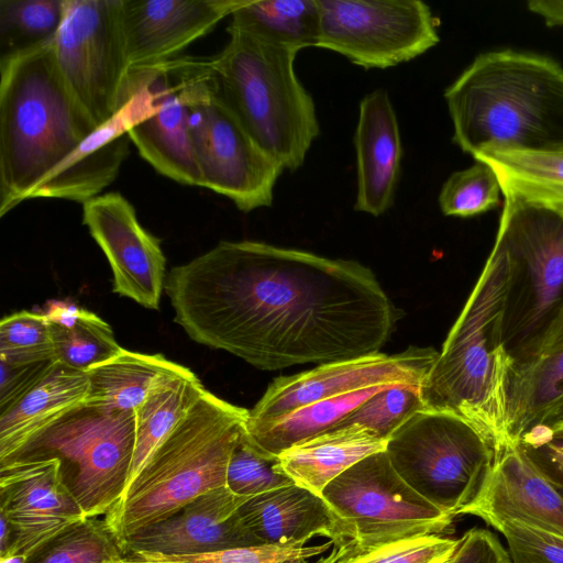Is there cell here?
<instances>
[{
    "mask_svg": "<svg viewBox=\"0 0 563 563\" xmlns=\"http://www.w3.org/2000/svg\"><path fill=\"white\" fill-rule=\"evenodd\" d=\"M165 291L192 341L264 371L377 353L400 317L358 262L256 241H220Z\"/></svg>",
    "mask_w": 563,
    "mask_h": 563,
    "instance_id": "6da1fadb",
    "label": "cell"
},
{
    "mask_svg": "<svg viewBox=\"0 0 563 563\" xmlns=\"http://www.w3.org/2000/svg\"><path fill=\"white\" fill-rule=\"evenodd\" d=\"M122 106L98 126L67 87L53 40L0 59V217L24 200L101 195L129 155Z\"/></svg>",
    "mask_w": 563,
    "mask_h": 563,
    "instance_id": "7a4b0ae2",
    "label": "cell"
},
{
    "mask_svg": "<svg viewBox=\"0 0 563 563\" xmlns=\"http://www.w3.org/2000/svg\"><path fill=\"white\" fill-rule=\"evenodd\" d=\"M507 286L506 254L495 240L442 351L420 385L424 409L465 419L488 444L494 460L518 445L509 431V389L516 363L504 340Z\"/></svg>",
    "mask_w": 563,
    "mask_h": 563,
    "instance_id": "3957f363",
    "label": "cell"
},
{
    "mask_svg": "<svg viewBox=\"0 0 563 563\" xmlns=\"http://www.w3.org/2000/svg\"><path fill=\"white\" fill-rule=\"evenodd\" d=\"M444 99L453 141L474 156L488 148H563V67L547 56L500 49L478 55Z\"/></svg>",
    "mask_w": 563,
    "mask_h": 563,
    "instance_id": "277c9868",
    "label": "cell"
},
{
    "mask_svg": "<svg viewBox=\"0 0 563 563\" xmlns=\"http://www.w3.org/2000/svg\"><path fill=\"white\" fill-rule=\"evenodd\" d=\"M247 418V409L205 390L103 517L122 552L136 531L227 486L228 465Z\"/></svg>",
    "mask_w": 563,
    "mask_h": 563,
    "instance_id": "5b68a950",
    "label": "cell"
},
{
    "mask_svg": "<svg viewBox=\"0 0 563 563\" xmlns=\"http://www.w3.org/2000/svg\"><path fill=\"white\" fill-rule=\"evenodd\" d=\"M228 33L209 58L218 90L256 143L294 172L320 133L313 99L294 68L298 51L231 24Z\"/></svg>",
    "mask_w": 563,
    "mask_h": 563,
    "instance_id": "8992f818",
    "label": "cell"
},
{
    "mask_svg": "<svg viewBox=\"0 0 563 563\" xmlns=\"http://www.w3.org/2000/svg\"><path fill=\"white\" fill-rule=\"evenodd\" d=\"M503 195L496 241L508 264L504 340L518 365L540 355L563 312V212Z\"/></svg>",
    "mask_w": 563,
    "mask_h": 563,
    "instance_id": "52a82bcc",
    "label": "cell"
},
{
    "mask_svg": "<svg viewBox=\"0 0 563 563\" xmlns=\"http://www.w3.org/2000/svg\"><path fill=\"white\" fill-rule=\"evenodd\" d=\"M135 424L134 410L82 402L37 432L2 464L57 459L63 482L85 516L102 518L123 496Z\"/></svg>",
    "mask_w": 563,
    "mask_h": 563,
    "instance_id": "ba28073f",
    "label": "cell"
},
{
    "mask_svg": "<svg viewBox=\"0 0 563 563\" xmlns=\"http://www.w3.org/2000/svg\"><path fill=\"white\" fill-rule=\"evenodd\" d=\"M201 187L250 212L269 207L284 168L252 137L218 90L209 58L179 56Z\"/></svg>",
    "mask_w": 563,
    "mask_h": 563,
    "instance_id": "9c48e42d",
    "label": "cell"
},
{
    "mask_svg": "<svg viewBox=\"0 0 563 563\" xmlns=\"http://www.w3.org/2000/svg\"><path fill=\"white\" fill-rule=\"evenodd\" d=\"M385 452L415 492L452 518L475 498L494 461L488 444L465 419L430 409L401 424Z\"/></svg>",
    "mask_w": 563,
    "mask_h": 563,
    "instance_id": "30bf717a",
    "label": "cell"
},
{
    "mask_svg": "<svg viewBox=\"0 0 563 563\" xmlns=\"http://www.w3.org/2000/svg\"><path fill=\"white\" fill-rule=\"evenodd\" d=\"M321 497L335 517L342 543L376 545L441 534L453 522L398 475L385 450L335 477Z\"/></svg>",
    "mask_w": 563,
    "mask_h": 563,
    "instance_id": "8fae6325",
    "label": "cell"
},
{
    "mask_svg": "<svg viewBox=\"0 0 563 563\" xmlns=\"http://www.w3.org/2000/svg\"><path fill=\"white\" fill-rule=\"evenodd\" d=\"M60 74L98 125L120 109L130 66L123 29V0H65L53 38Z\"/></svg>",
    "mask_w": 563,
    "mask_h": 563,
    "instance_id": "7c38bea8",
    "label": "cell"
},
{
    "mask_svg": "<svg viewBox=\"0 0 563 563\" xmlns=\"http://www.w3.org/2000/svg\"><path fill=\"white\" fill-rule=\"evenodd\" d=\"M317 47L333 51L364 68L385 69L409 62L439 41V21L420 0H317Z\"/></svg>",
    "mask_w": 563,
    "mask_h": 563,
    "instance_id": "4fadbf2b",
    "label": "cell"
},
{
    "mask_svg": "<svg viewBox=\"0 0 563 563\" xmlns=\"http://www.w3.org/2000/svg\"><path fill=\"white\" fill-rule=\"evenodd\" d=\"M121 106L130 114L128 136L161 175L201 187L189 135V109L183 91L179 57L131 69Z\"/></svg>",
    "mask_w": 563,
    "mask_h": 563,
    "instance_id": "5bb4252c",
    "label": "cell"
},
{
    "mask_svg": "<svg viewBox=\"0 0 563 563\" xmlns=\"http://www.w3.org/2000/svg\"><path fill=\"white\" fill-rule=\"evenodd\" d=\"M439 353L432 347L410 346L393 355L377 352L277 377L253 409L249 410L246 422L273 420L312 402L374 386H420Z\"/></svg>",
    "mask_w": 563,
    "mask_h": 563,
    "instance_id": "9a60e30c",
    "label": "cell"
},
{
    "mask_svg": "<svg viewBox=\"0 0 563 563\" xmlns=\"http://www.w3.org/2000/svg\"><path fill=\"white\" fill-rule=\"evenodd\" d=\"M82 223L106 255L112 291L157 310L166 284V258L159 240L140 223L132 203L119 192L82 203Z\"/></svg>",
    "mask_w": 563,
    "mask_h": 563,
    "instance_id": "2e32d148",
    "label": "cell"
},
{
    "mask_svg": "<svg viewBox=\"0 0 563 563\" xmlns=\"http://www.w3.org/2000/svg\"><path fill=\"white\" fill-rule=\"evenodd\" d=\"M0 517L12 530L10 548L0 559H27L88 519L64 484L57 459L0 465Z\"/></svg>",
    "mask_w": 563,
    "mask_h": 563,
    "instance_id": "e0dca14e",
    "label": "cell"
},
{
    "mask_svg": "<svg viewBox=\"0 0 563 563\" xmlns=\"http://www.w3.org/2000/svg\"><path fill=\"white\" fill-rule=\"evenodd\" d=\"M245 0H123V29L131 69L180 56L191 43Z\"/></svg>",
    "mask_w": 563,
    "mask_h": 563,
    "instance_id": "ac0fdd59",
    "label": "cell"
},
{
    "mask_svg": "<svg viewBox=\"0 0 563 563\" xmlns=\"http://www.w3.org/2000/svg\"><path fill=\"white\" fill-rule=\"evenodd\" d=\"M227 486L212 489L165 520L132 534L123 547L166 555H187L263 544L242 522L238 510L249 500Z\"/></svg>",
    "mask_w": 563,
    "mask_h": 563,
    "instance_id": "d6986e66",
    "label": "cell"
},
{
    "mask_svg": "<svg viewBox=\"0 0 563 563\" xmlns=\"http://www.w3.org/2000/svg\"><path fill=\"white\" fill-rule=\"evenodd\" d=\"M496 528L518 520L563 534V497L518 445L494 460L478 493L461 516Z\"/></svg>",
    "mask_w": 563,
    "mask_h": 563,
    "instance_id": "ffe728a7",
    "label": "cell"
},
{
    "mask_svg": "<svg viewBox=\"0 0 563 563\" xmlns=\"http://www.w3.org/2000/svg\"><path fill=\"white\" fill-rule=\"evenodd\" d=\"M354 147V209L382 216L393 205L402 157L398 120L386 90L377 89L361 100Z\"/></svg>",
    "mask_w": 563,
    "mask_h": 563,
    "instance_id": "44dd1931",
    "label": "cell"
},
{
    "mask_svg": "<svg viewBox=\"0 0 563 563\" xmlns=\"http://www.w3.org/2000/svg\"><path fill=\"white\" fill-rule=\"evenodd\" d=\"M238 514L263 544L308 543L316 536L342 543L335 517L324 499L295 483L246 500Z\"/></svg>",
    "mask_w": 563,
    "mask_h": 563,
    "instance_id": "7402d4cb",
    "label": "cell"
},
{
    "mask_svg": "<svg viewBox=\"0 0 563 563\" xmlns=\"http://www.w3.org/2000/svg\"><path fill=\"white\" fill-rule=\"evenodd\" d=\"M387 440L356 424L333 428L299 442L277 456L292 483L320 495L325 486L366 456L384 451Z\"/></svg>",
    "mask_w": 563,
    "mask_h": 563,
    "instance_id": "603a6c76",
    "label": "cell"
},
{
    "mask_svg": "<svg viewBox=\"0 0 563 563\" xmlns=\"http://www.w3.org/2000/svg\"><path fill=\"white\" fill-rule=\"evenodd\" d=\"M87 391L86 372L57 362L33 389L0 413V464L54 420L85 402Z\"/></svg>",
    "mask_w": 563,
    "mask_h": 563,
    "instance_id": "cb8c5ba5",
    "label": "cell"
},
{
    "mask_svg": "<svg viewBox=\"0 0 563 563\" xmlns=\"http://www.w3.org/2000/svg\"><path fill=\"white\" fill-rule=\"evenodd\" d=\"M198 376L186 366L164 374L135 409V446L123 495L155 450L205 393ZM123 497V496H122Z\"/></svg>",
    "mask_w": 563,
    "mask_h": 563,
    "instance_id": "d4e9b609",
    "label": "cell"
},
{
    "mask_svg": "<svg viewBox=\"0 0 563 563\" xmlns=\"http://www.w3.org/2000/svg\"><path fill=\"white\" fill-rule=\"evenodd\" d=\"M390 385L319 400L279 418L245 424L244 434L261 455L275 460L284 450L333 429L347 413Z\"/></svg>",
    "mask_w": 563,
    "mask_h": 563,
    "instance_id": "484cf974",
    "label": "cell"
},
{
    "mask_svg": "<svg viewBox=\"0 0 563 563\" xmlns=\"http://www.w3.org/2000/svg\"><path fill=\"white\" fill-rule=\"evenodd\" d=\"M180 366L162 354L123 350L86 372L88 391L85 402L112 410L135 411L157 379Z\"/></svg>",
    "mask_w": 563,
    "mask_h": 563,
    "instance_id": "4316f807",
    "label": "cell"
},
{
    "mask_svg": "<svg viewBox=\"0 0 563 563\" xmlns=\"http://www.w3.org/2000/svg\"><path fill=\"white\" fill-rule=\"evenodd\" d=\"M497 175L501 192L563 207V148L530 152L488 147L473 156Z\"/></svg>",
    "mask_w": 563,
    "mask_h": 563,
    "instance_id": "83f0119b",
    "label": "cell"
},
{
    "mask_svg": "<svg viewBox=\"0 0 563 563\" xmlns=\"http://www.w3.org/2000/svg\"><path fill=\"white\" fill-rule=\"evenodd\" d=\"M46 316L55 357L67 367L87 372L124 350L117 342L112 328L91 311L57 306Z\"/></svg>",
    "mask_w": 563,
    "mask_h": 563,
    "instance_id": "f1b7e54d",
    "label": "cell"
},
{
    "mask_svg": "<svg viewBox=\"0 0 563 563\" xmlns=\"http://www.w3.org/2000/svg\"><path fill=\"white\" fill-rule=\"evenodd\" d=\"M230 18L231 25L298 52L318 44L317 0H245Z\"/></svg>",
    "mask_w": 563,
    "mask_h": 563,
    "instance_id": "f546056e",
    "label": "cell"
},
{
    "mask_svg": "<svg viewBox=\"0 0 563 563\" xmlns=\"http://www.w3.org/2000/svg\"><path fill=\"white\" fill-rule=\"evenodd\" d=\"M563 398V347L515 365L509 389V431L515 444Z\"/></svg>",
    "mask_w": 563,
    "mask_h": 563,
    "instance_id": "4dcf8cb0",
    "label": "cell"
},
{
    "mask_svg": "<svg viewBox=\"0 0 563 563\" xmlns=\"http://www.w3.org/2000/svg\"><path fill=\"white\" fill-rule=\"evenodd\" d=\"M65 0H0V59L49 42Z\"/></svg>",
    "mask_w": 563,
    "mask_h": 563,
    "instance_id": "1f68e13d",
    "label": "cell"
},
{
    "mask_svg": "<svg viewBox=\"0 0 563 563\" xmlns=\"http://www.w3.org/2000/svg\"><path fill=\"white\" fill-rule=\"evenodd\" d=\"M459 539L427 534L376 545L353 541L334 544L328 555L313 563H445L457 547Z\"/></svg>",
    "mask_w": 563,
    "mask_h": 563,
    "instance_id": "d6a6232c",
    "label": "cell"
},
{
    "mask_svg": "<svg viewBox=\"0 0 563 563\" xmlns=\"http://www.w3.org/2000/svg\"><path fill=\"white\" fill-rule=\"evenodd\" d=\"M123 552L102 518H88L69 528L25 563H114Z\"/></svg>",
    "mask_w": 563,
    "mask_h": 563,
    "instance_id": "836d02e7",
    "label": "cell"
},
{
    "mask_svg": "<svg viewBox=\"0 0 563 563\" xmlns=\"http://www.w3.org/2000/svg\"><path fill=\"white\" fill-rule=\"evenodd\" d=\"M331 545V541L320 545L261 544L187 555L129 551L118 563H312V558L324 554Z\"/></svg>",
    "mask_w": 563,
    "mask_h": 563,
    "instance_id": "e575fe53",
    "label": "cell"
},
{
    "mask_svg": "<svg viewBox=\"0 0 563 563\" xmlns=\"http://www.w3.org/2000/svg\"><path fill=\"white\" fill-rule=\"evenodd\" d=\"M421 409H424V406L420 396V386L390 385L372 395L334 428L356 424L388 440L401 424Z\"/></svg>",
    "mask_w": 563,
    "mask_h": 563,
    "instance_id": "d590c367",
    "label": "cell"
},
{
    "mask_svg": "<svg viewBox=\"0 0 563 563\" xmlns=\"http://www.w3.org/2000/svg\"><path fill=\"white\" fill-rule=\"evenodd\" d=\"M500 194V184L492 167L476 162L449 176L440 190L439 206L444 216L466 218L497 207Z\"/></svg>",
    "mask_w": 563,
    "mask_h": 563,
    "instance_id": "8d00e7d4",
    "label": "cell"
},
{
    "mask_svg": "<svg viewBox=\"0 0 563 563\" xmlns=\"http://www.w3.org/2000/svg\"><path fill=\"white\" fill-rule=\"evenodd\" d=\"M56 360L46 313L19 311L0 322V361L29 364Z\"/></svg>",
    "mask_w": 563,
    "mask_h": 563,
    "instance_id": "74e56055",
    "label": "cell"
},
{
    "mask_svg": "<svg viewBox=\"0 0 563 563\" xmlns=\"http://www.w3.org/2000/svg\"><path fill=\"white\" fill-rule=\"evenodd\" d=\"M289 484L292 481L279 470L277 459L256 452L243 431L228 465L227 487L236 495L253 497Z\"/></svg>",
    "mask_w": 563,
    "mask_h": 563,
    "instance_id": "f35d334b",
    "label": "cell"
},
{
    "mask_svg": "<svg viewBox=\"0 0 563 563\" xmlns=\"http://www.w3.org/2000/svg\"><path fill=\"white\" fill-rule=\"evenodd\" d=\"M495 529L504 536L512 563H563V534L518 520Z\"/></svg>",
    "mask_w": 563,
    "mask_h": 563,
    "instance_id": "ab89813d",
    "label": "cell"
},
{
    "mask_svg": "<svg viewBox=\"0 0 563 563\" xmlns=\"http://www.w3.org/2000/svg\"><path fill=\"white\" fill-rule=\"evenodd\" d=\"M519 446L554 487L563 488V426L536 424L520 435Z\"/></svg>",
    "mask_w": 563,
    "mask_h": 563,
    "instance_id": "60d3db41",
    "label": "cell"
},
{
    "mask_svg": "<svg viewBox=\"0 0 563 563\" xmlns=\"http://www.w3.org/2000/svg\"><path fill=\"white\" fill-rule=\"evenodd\" d=\"M56 363L55 358L29 364H11L0 361V413L33 389Z\"/></svg>",
    "mask_w": 563,
    "mask_h": 563,
    "instance_id": "b9f144b4",
    "label": "cell"
},
{
    "mask_svg": "<svg viewBox=\"0 0 563 563\" xmlns=\"http://www.w3.org/2000/svg\"><path fill=\"white\" fill-rule=\"evenodd\" d=\"M445 563H512L508 550L488 529L472 528Z\"/></svg>",
    "mask_w": 563,
    "mask_h": 563,
    "instance_id": "7bdbcfd3",
    "label": "cell"
},
{
    "mask_svg": "<svg viewBox=\"0 0 563 563\" xmlns=\"http://www.w3.org/2000/svg\"><path fill=\"white\" fill-rule=\"evenodd\" d=\"M529 11L542 16L549 26L563 25V0H530Z\"/></svg>",
    "mask_w": 563,
    "mask_h": 563,
    "instance_id": "ee69618b",
    "label": "cell"
},
{
    "mask_svg": "<svg viewBox=\"0 0 563 563\" xmlns=\"http://www.w3.org/2000/svg\"><path fill=\"white\" fill-rule=\"evenodd\" d=\"M563 212V207L558 208ZM563 347V312L547 336L539 356ZM538 356V357H539Z\"/></svg>",
    "mask_w": 563,
    "mask_h": 563,
    "instance_id": "f6af8a7d",
    "label": "cell"
},
{
    "mask_svg": "<svg viewBox=\"0 0 563 563\" xmlns=\"http://www.w3.org/2000/svg\"><path fill=\"white\" fill-rule=\"evenodd\" d=\"M539 423L551 427L563 426V398L545 413Z\"/></svg>",
    "mask_w": 563,
    "mask_h": 563,
    "instance_id": "bcb514c9",
    "label": "cell"
},
{
    "mask_svg": "<svg viewBox=\"0 0 563 563\" xmlns=\"http://www.w3.org/2000/svg\"><path fill=\"white\" fill-rule=\"evenodd\" d=\"M26 558L23 555H15L11 558L0 559V563H25Z\"/></svg>",
    "mask_w": 563,
    "mask_h": 563,
    "instance_id": "7dc6e473",
    "label": "cell"
},
{
    "mask_svg": "<svg viewBox=\"0 0 563 563\" xmlns=\"http://www.w3.org/2000/svg\"><path fill=\"white\" fill-rule=\"evenodd\" d=\"M556 488V487H555ZM559 490V493L562 495L563 497V488H556Z\"/></svg>",
    "mask_w": 563,
    "mask_h": 563,
    "instance_id": "c3c4849f",
    "label": "cell"
},
{
    "mask_svg": "<svg viewBox=\"0 0 563 563\" xmlns=\"http://www.w3.org/2000/svg\"><path fill=\"white\" fill-rule=\"evenodd\" d=\"M114 563H118V561H117V562H114Z\"/></svg>",
    "mask_w": 563,
    "mask_h": 563,
    "instance_id": "681fc988",
    "label": "cell"
}]
</instances>
